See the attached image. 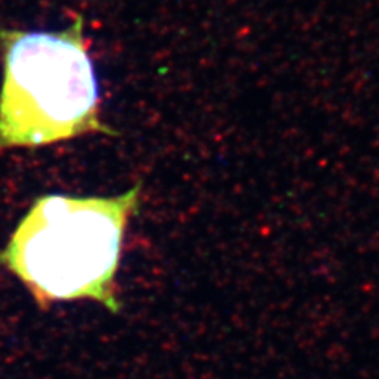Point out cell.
Listing matches in <instances>:
<instances>
[{"label":"cell","mask_w":379,"mask_h":379,"mask_svg":"<svg viewBox=\"0 0 379 379\" xmlns=\"http://www.w3.org/2000/svg\"><path fill=\"white\" fill-rule=\"evenodd\" d=\"M0 152L84 135H117L100 116V86L82 16L60 32L0 30Z\"/></svg>","instance_id":"2"},{"label":"cell","mask_w":379,"mask_h":379,"mask_svg":"<svg viewBox=\"0 0 379 379\" xmlns=\"http://www.w3.org/2000/svg\"><path fill=\"white\" fill-rule=\"evenodd\" d=\"M139 198L141 183L107 198L44 194L0 251V265L19 278L41 308L88 299L119 313L120 248Z\"/></svg>","instance_id":"1"}]
</instances>
